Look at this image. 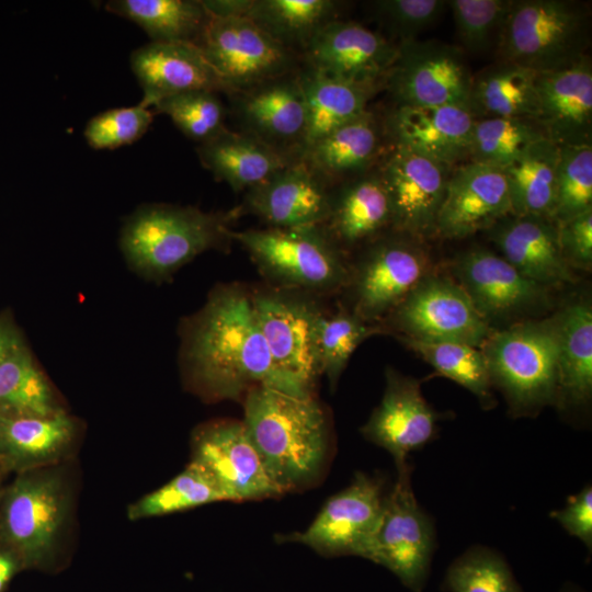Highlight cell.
Masks as SVG:
<instances>
[{
  "label": "cell",
  "instance_id": "12",
  "mask_svg": "<svg viewBox=\"0 0 592 592\" xmlns=\"http://www.w3.org/2000/svg\"><path fill=\"white\" fill-rule=\"evenodd\" d=\"M386 493L383 481L356 473L351 483L323 504L303 532L278 535L327 556H358L368 560L378 531Z\"/></svg>",
  "mask_w": 592,
  "mask_h": 592
},
{
  "label": "cell",
  "instance_id": "51",
  "mask_svg": "<svg viewBox=\"0 0 592 592\" xmlns=\"http://www.w3.org/2000/svg\"><path fill=\"white\" fill-rule=\"evenodd\" d=\"M22 568L18 556L9 548L0 545V592H4L14 574Z\"/></svg>",
  "mask_w": 592,
  "mask_h": 592
},
{
  "label": "cell",
  "instance_id": "33",
  "mask_svg": "<svg viewBox=\"0 0 592 592\" xmlns=\"http://www.w3.org/2000/svg\"><path fill=\"white\" fill-rule=\"evenodd\" d=\"M298 78L307 109L303 153L330 132L366 112L368 101L378 90L329 77L307 66Z\"/></svg>",
  "mask_w": 592,
  "mask_h": 592
},
{
  "label": "cell",
  "instance_id": "38",
  "mask_svg": "<svg viewBox=\"0 0 592 592\" xmlns=\"http://www.w3.org/2000/svg\"><path fill=\"white\" fill-rule=\"evenodd\" d=\"M398 341L431 365L437 376L448 378L470 391L485 410L496 407L493 387L480 348L453 342Z\"/></svg>",
  "mask_w": 592,
  "mask_h": 592
},
{
  "label": "cell",
  "instance_id": "6",
  "mask_svg": "<svg viewBox=\"0 0 592 592\" xmlns=\"http://www.w3.org/2000/svg\"><path fill=\"white\" fill-rule=\"evenodd\" d=\"M570 0H511L497 60L537 73L567 68L587 56L590 20Z\"/></svg>",
  "mask_w": 592,
  "mask_h": 592
},
{
  "label": "cell",
  "instance_id": "27",
  "mask_svg": "<svg viewBox=\"0 0 592 592\" xmlns=\"http://www.w3.org/2000/svg\"><path fill=\"white\" fill-rule=\"evenodd\" d=\"M392 215L378 171L332 186L330 209L321 228L348 257L391 231Z\"/></svg>",
  "mask_w": 592,
  "mask_h": 592
},
{
  "label": "cell",
  "instance_id": "45",
  "mask_svg": "<svg viewBox=\"0 0 592 592\" xmlns=\"http://www.w3.org/2000/svg\"><path fill=\"white\" fill-rule=\"evenodd\" d=\"M155 109L164 113L189 138L200 144L224 127L225 109L214 91L194 90L160 100Z\"/></svg>",
  "mask_w": 592,
  "mask_h": 592
},
{
  "label": "cell",
  "instance_id": "49",
  "mask_svg": "<svg viewBox=\"0 0 592 592\" xmlns=\"http://www.w3.org/2000/svg\"><path fill=\"white\" fill-rule=\"evenodd\" d=\"M569 535L580 539L587 548L592 547V488L587 485L578 493L568 498L566 505L551 512Z\"/></svg>",
  "mask_w": 592,
  "mask_h": 592
},
{
  "label": "cell",
  "instance_id": "25",
  "mask_svg": "<svg viewBox=\"0 0 592 592\" xmlns=\"http://www.w3.org/2000/svg\"><path fill=\"white\" fill-rule=\"evenodd\" d=\"M130 67L143 89L140 104L146 107L194 90L228 92L195 44L150 42L132 53Z\"/></svg>",
  "mask_w": 592,
  "mask_h": 592
},
{
  "label": "cell",
  "instance_id": "20",
  "mask_svg": "<svg viewBox=\"0 0 592 592\" xmlns=\"http://www.w3.org/2000/svg\"><path fill=\"white\" fill-rule=\"evenodd\" d=\"M509 215L512 206L502 169L467 161L451 172L435 236L466 238L489 230Z\"/></svg>",
  "mask_w": 592,
  "mask_h": 592
},
{
  "label": "cell",
  "instance_id": "50",
  "mask_svg": "<svg viewBox=\"0 0 592 592\" xmlns=\"http://www.w3.org/2000/svg\"><path fill=\"white\" fill-rule=\"evenodd\" d=\"M212 18H248L254 0H201Z\"/></svg>",
  "mask_w": 592,
  "mask_h": 592
},
{
  "label": "cell",
  "instance_id": "48",
  "mask_svg": "<svg viewBox=\"0 0 592 592\" xmlns=\"http://www.w3.org/2000/svg\"><path fill=\"white\" fill-rule=\"evenodd\" d=\"M562 255L573 269L590 271L592 266V209L558 224Z\"/></svg>",
  "mask_w": 592,
  "mask_h": 592
},
{
  "label": "cell",
  "instance_id": "47",
  "mask_svg": "<svg viewBox=\"0 0 592 592\" xmlns=\"http://www.w3.org/2000/svg\"><path fill=\"white\" fill-rule=\"evenodd\" d=\"M374 13L398 45L418 39L436 23L447 8L445 0H378L373 2Z\"/></svg>",
  "mask_w": 592,
  "mask_h": 592
},
{
  "label": "cell",
  "instance_id": "19",
  "mask_svg": "<svg viewBox=\"0 0 592 592\" xmlns=\"http://www.w3.org/2000/svg\"><path fill=\"white\" fill-rule=\"evenodd\" d=\"M440 417L425 400L421 380L387 366L383 397L362 425L361 433L365 440L387 451L398 467L408 463L411 452L432 440Z\"/></svg>",
  "mask_w": 592,
  "mask_h": 592
},
{
  "label": "cell",
  "instance_id": "14",
  "mask_svg": "<svg viewBox=\"0 0 592 592\" xmlns=\"http://www.w3.org/2000/svg\"><path fill=\"white\" fill-rule=\"evenodd\" d=\"M228 92L291 73L294 55L249 18H210L197 45Z\"/></svg>",
  "mask_w": 592,
  "mask_h": 592
},
{
  "label": "cell",
  "instance_id": "4",
  "mask_svg": "<svg viewBox=\"0 0 592 592\" xmlns=\"http://www.w3.org/2000/svg\"><path fill=\"white\" fill-rule=\"evenodd\" d=\"M492 387L503 395L514 418L536 417L556 406L558 332L556 314L493 330L480 346Z\"/></svg>",
  "mask_w": 592,
  "mask_h": 592
},
{
  "label": "cell",
  "instance_id": "11",
  "mask_svg": "<svg viewBox=\"0 0 592 592\" xmlns=\"http://www.w3.org/2000/svg\"><path fill=\"white\" fill-rule=\"evenodd\" d=\"M473 73L465 53L440 41L398 45L384 87L396 106L457 105L470 109Z\"/></svg>",
  "mask_w": 592,
  "mask_h": 592
},
{
  "label": "cell",
  "instance_id": "46",
  "mask_svg": "<svg viewBox=\"0 0 592 592\" xmlns=\"http://www.w3.org/2000/svg\"><path fill=\"white\" fill-rule=\"evenodd\" d=\"M152 119L153 113L140 103L110 109L90 118L83 135L93 149H115L143 137Z\"/></svg>",
  "mask_w": 592,
  "mask_h": 592
},
{
  "label": "cell",
  "instance_id": "31",
  "mask_svg": "<svg viewBox=\"0 0 592 592\" xmlns=\"http://www.w3.org/2000/svg\"><path fill=\"white\" fill-rule=\"evenodd\" d=\"M383 132L384 126L366 111L316 141L300 159L332 185L362 174L372 166L380 153Z\"/></svg>",
  "mask_w": 592,
  "mask_h": 592
},
{
  "label": "cell",
  "instance_id": "22",
  "mask_svg": "<svg viewBox=\"0 0 592 592\" xmlns=\"http://www.w3.org/2000/svg\"><path fill=\"white\" fill-rule=\"evenodd\" d=\"M475 121L465 106H396L384 130L392 146L455 168L469 161Z\"/></svg>",
  "mask_w": 592,
  "mask_h": 592
},
{
  "label": "cell",
  "instance_id": "24",
  "mask_svg": "<svg viewBox=\"0 0 592 592\" xmlns=\"http://www.w3.org/2000/svg\"><path fill=\"white\" fill-rule=\"evenodd\" d=\"M239 92L238 111L247 133L284 155L286 147L296 148L300 158L307 109L298 73H287Z\"/></svg>",
  "mask_w": 592,
  "mask_h": 592
},
{
  "label": "cell",
  "instance_id": "42",
  "mask_svg": "<svg viewBox=\"0 0 592 592\" xmlns=\"http://www.w3.org/2000/svg\"><path fill=\"white\" fill-rule=\"evenodd\" d=\"M511 0H448L460 49L471 55L496 54Z\"/></svg>",
  "mask_w": 592,
  "mask_h": 592
},
{
  "label": "cell",
  "instance_id": "23",
  "mask_svg": "<svg viewBox=\"0 0 592 592\" xmlns=\"http://www.w3.org/2000/svg\"><path fill=\"white\" fill-rule=\"evenodd\" d=\"M537 121L558 146L592 145V67L588 55L536 79Z\"/></svg>",
  "mask_w": 592,
  "mask_h": 592
},
{
  "label": "cell",
  "instance_id": "1",
  "mask_svg": "<svg viewBox=\"0 0 592 592\" xmlns=\"http://www.w3.org/2000/svg\"><path fill=\"white\" fill-rule=\"evenodd\" d=\"M180 367L185 385L206 401L240 400L257 386L308 391L275 364L260 331L251 287L219 284L180 328Z\"/></svg>",
  "mask_w": 592,
  "mask_h": 592
},
{
  "label": "cell",
  "instance_id": "5",
  "mask_svg": "<svg viewBox=\"0 0 592 592\" xmlns=\"http://www.w3.org/2000/svg\"><path fill=\"white\" fill-rule=\"evenodd\" d=\"M264 284L320 298L339 295L349 277V257L321 226L231 230Z\"/></svg>",
  "mask_w": 592,
  "mask_h": 592
},
{
  "label": "cell",
  "instance_id": "8",
  "mask_svg": "<svg viewBox=\"0 0 592 592\" xmlns=\"http://www.w3.org/2000/svg\"><path fill=\"white\" fill-rule=\"evenodd\" d=\"M67 496L55 471L19 473L0 493V544L23 568L48 566L67 514Z\"/></svg>",
  "mask_w": 592,
  "mask_h": 592
},
{
  "label": "cell",
  "instance_id": "2",
  "mask_svg": "<svg viewBox=\"0 0 592 592\" xmlns=\"http://www.w3.org/2000/svg\"><path fill=\"white\" fill-rule=\"evenodd\" d=\"M242 400V422L274 483L286 492L315 481L329 448V423L314 392L261 385Z\"/></svg>",
  "mask_w": 592,
  "mask_h": 592
},
{
  "label": "cell",
  "instance_id": "28",
  "mask_svg": "<svg viewBox=\"0 0 592 592\" xmlns=\"http://www.w3.org/2000/svg\"><path fill=\"white\" fill-rule=\"evenodd\" d=\"M197 155L215 179L226 182L235 192L263 183L294 161L251 134L226 128L200 144Z\"/></svg>",
  "mask_w": 592,
  "mask_h": 592
},
{
  "label": "cell",
  "instance_id": "43",
  "mask_svg": "<svg viewBox=\"0 0 592 592\" xmlns=\"http://www.w3.org/2000/svg\"><path fill=\"white\" fill-rule=\"evenodd\" d=\"M444 587L449 592H522L504 559L482 546L470 547L452 562Z\"/></svg>",
  "mask_w": 592,
  "mask_h": 592
},
{
  "label": "cell",
  "instance_id": "52",
  "mask_svg": "<svg viewBox=\"0 0 592 592\" xmlns=\"http://www.w3.org/2000/svg\"><path fill=\"white\" fill-rule=\"evenodd\" d=\"M20 342H22V338L13 325L7 320H0V361Z\"/></svg>",
  "mask_w": 592,
  "mask_h": 592
},
{
  "label": "cell",
  "instance_id": "16",
  "mask_svg": "<svg viewBox=\"0 0 592 592\" xmlns=\"http://www.w3.org/2000/svg\"><path fill=\"white\" fill-rule=\"evenodd\" d=\"M452 273L490 326L494 320L536 316L551 306L550 288L527 278L487 249L460 254Z\"/></svg>",
  "mask_w": 592,
  "mask_h": 592
},
{
  "label": "cell",
  "instance_id": "36",
  "mask_svg": "<svg viewBox=\"0 0 592 592\" xmlns=\"http://www.w3.org/2000/svg\"><path fill=\"white\" fill-rule=\"evenodd\" d=\"M61 411L48 379L20 342L0 361V414L50 417Z\"/></svg>",
  "mask_w": 592,
  "mask_h": 592
},
{
  "label": "cell",
  "instance_id": "18",
  "mask_svg": "<svg viewBox=\"0 0 592 592\" xmlns=\"http://www.w3.org/2000/svg\"><path fill=\"white\" fill-rule=\"evenodd\" d=\"M304 50L307 67L378 89L397 57L398 45L360 23L333 20L312 36Z\"/></svg>",
  "mask_w": 592,
  "mask_h": 592
},
{
  "label": "cell",
  "instance_id": "3",
  "mask_svg": "<svg viewBox=\"0 0 592 592\" xmlns=\"http://www.w3.org/2000/svg\"><path fill=\"white\" fill-rule=\"evenodd\" d=\"M238 216V208L206 213L193 206L145 204L124 219L119 249L137 275L162 283L206 251H227L232 242L229 223Z\"/></svg>",
  "mask_w": 592,
  "mask_h": 592
},
{
  "label": "cell",
  "instance_id": "15",
  "mask_svg": "<svg viewBox=\"0 0 592 592\" xmlns=\"http://www.w3.org/2000/svg\"><path fill=\"white\" fill-rule=\"evenodd\" d=\"M452 170L449 166L392 146L378 169L391 207L392 231L421 241L435 236Z\"/></svg>",
  "mask_w": 592,
  "mask_h": 592
},
{
  "label": "cell",
  "instance_id": "7",
  "mask_svg": "<svg viewBox=\"0 0 592 592\" xmlns=\"http://www.w3.org/2000/svg\"><path fill=\"white\" fill-rule=\"evenodd\" d=\"M353 253L340 303L371 323H379L434 272L421 240L392 230Z\"/></svg>",
  "mask_w": 592,
  "mask_h": 592
},
{
  "label": "cell",
  "instance_id": "44",
  "mask_svg": "<svg viewBox=\"0 0 592 592\" xmlns=\"http://www.w3.org/2000/svg\"><path fill=\"white\" fill-rule=\"evenodd\" d=\"M592 209V145L559 146L553 220L565 223Z\"/></svg>",
  "mask_w": 592,
  "mask_h": 592
},
{
  "label": "cell",
  "instance_id": "34",
  "mask_svg": "<svg viewBox=\"0 0 592 592\" xmlns=\"http://www.w3.org/2000/svg\"><path fill=\"white\" fill-rule=\"evenodd\" d=\"M105 9L134 22L159 43L198 45L212 18L196 0H112Z\"/></svg>",
  "mask_w": 592,
  "mask_h": 592
},
{
  "label": "cell",
  "instance_id": "35",
  "mask_svg": "<svg viewBox=\"0 0 592 592\" xmlns=\"http://www.w3.org/2000/svg\"><path fill=\"white\" fill-rule=\"evenodd\" d=\"M559 146L543 139L502 168L512 215L553 219Z\"/></svg>",
  "mask_w": 592,
  "mask_h": 592
},
{
  "label": "cell",
  "instance_id": "29",
  "mask_svg": "<svg viewBox=\"0 0 592 592\" xmlns=\"http://www.w3.org/2000/svg\"><path fill=\"white\" fill-rule=\"evenodd\" d=\"M75 435L76 423L65 411L50 417L0 414V467L41 469L65 455Z\"/></svg>",
  "mask_w": 592,
  "mask_h": 592
},
{
  "label": "cell",
  "instance_id": "13",
  "mask_svg": "<svg viewBox=\"0 0 592 592\" xmlns=\"http://www.w3.org/2000/svg\"><path fill=\"white\" fill-rule=\"evenodd\" d=\"M386 493L382 521L368 560L390 570L403 585L420 592L434 551V527L419 505L411 483V465L396 467Z\"/></svg>",
  "mask_w": 592,
  "mask_h": 592
},
{
  "label": "cell",
  "instance_id": "26",
  "mask_svg": "<svg viewBox=\"0 0 592 592\" xmlns=\"http://www.w3.org/2000/svg\"><path fill=\"white\" fill-rule=\"evenodd\" d=\"M487 231L501 257L527 278L548 288L574 282L553 219L509 215Z\"/></svg>",
  "mask_w": 592,
  "mask_h": 592
},
{
  "label": "cell",
  "instance_id": "9",
  "mask_svg": "<svg viewBox=\"0 0 592 592\" xmlns=\"http://www.w3.org/2000/svg\"><path fill=\"white\" fill-rule=\"evenodd\" d=\"M379 325L384 334L397 340L476 348L494 330L454 278L435 272L425 276Z\"/></svg>",
  "mask_w": 592,
  "mask_h": 592
},
{
  "label": "cell",
  "instance_id": "32",
  "mask_svg": "<svg viewBox=\"0 0 592 592\" xmlns=\"http://www.w3.org/2000/svg\"><path fill=\"white\" fill-rule=\"evenodd\" d=\"M537 72L497 60L473 75L470 111L476 118L534 117L539 114Z\"/></svg>",
  "mask_w": 592,
  "mask_h": 592
},
{
  "label": "cell",
  "instance_id": "40",
  "mask_svg": "<svg viewBox=\"0 0 592 592\" xmlns=\"http://www.w3.org/2000/svg\"><path fill=\"white\" fill-rule=\"evenodd\" d=\"M376 334H384L379 323L361 319L340 301L334 311L322 310L317 321V346L320 373L331 390L357 346Z\"/></svg>",
  "mask_w": 592,
  "mask_h": 592
},
{
  "label": "cell",
  "instance_id": "37",
  "mask_svg": "<svg viewBox=\"0 0 592 592\" xmlns=\"http://www.w3.org/2000/svg\"><path fill=\"white\" fill-rule=\"evenodd\" d=\"M339 4L332 0H254L248 18L287 49H305L323 25L335 20Z\"/></svg>",
  "mask_w": 592,
  "mask_h": 592
},
{
  "label": "cell",
  "instance_id": "30",
  "mask_svg": "<svg viewBox=\"0 0 592 592\" xmlns=\"http://www.w3.org/2000/svg\"><path fill=\"white\" fill-rule=\"evenodd\" d=\"M558 332V390L561 410L587 406L592 396V308L578 299L555 312Z\"/></svg>",
  "mask_w": 592,
  "mask_h": 592
},
{
  "label": "cell",
  "instance_id": "10",
  "mask_svg": "<svg viewBox=\"0 0 592 592\" xmlns=\"http://www.w3.org/2000/svg\"><path fill=\"white\" fill-rule=\"evenodd\" d=\"M260 331L277 367L308 391L320 373L317 321L323 310L315 295L261 284L251 287Z\"/></svg>",
  "mask_w": 592,
  "mask_h": 592
},
{
  "label": "cell",
  "instance_id": "17",
  "mask_svg": "<svg viewBox=\"0 0 592 592\" xmlns=\"http://www.w3.org/2000/svg\"><path fill=\"white\" fill-rule=\"evenodd\" d=\"M192 462L216 480L227 501L277 498L274 483L242 421L221 419L198 426L192 437Z\"/></svg>",
  "mask_w": 592,
  "mask_h": 592
},
{
  "label": "cell",
  "instance_id": "41",
  "mask_svg": "<svg viewBox=\"0 0 592 592\" xmlns=\"http://www.w3.org/2000/svg\"><path fill=\"white\" fill-rule=\"evenodd\" d=\"M227 501L213 476L191 460L186 468L169 482L144 496L127 511L132 521L167 515L212 502Z\"/></svg>",
  "mask_w": 592,
  "mask_h": 592
},
{
  "label": "cell",
  "instance_id": "21",
  "mask_svg": "<svg viewBox=\"0 0 592 592\" xmlns=\"http://www.w3.org/2000/svg\"><path fill=\"white\" fill-rule=\"evenodd\" d=\"M332 185L296 159L248 190L239 214H251L270 228L321 226L329 214Z\"/></svg>",
  "mask_w": 592,
  "mask_h": 592
},
{
  "label": "cell",
  "instance_id": "39",
  "mask_svg": "<svg viewBox=\"0 0 592 592\" xmlns=\"http://www.w3.org/2000/svg\"><path fill=\"white\" fill-rule=\"evenodd\" d=\"M547 135L534 117L476 118L469 161L504 168Z\"/></svg>",
  "mask_w": 592,
  "mask_h": 592
}]
</instances>
